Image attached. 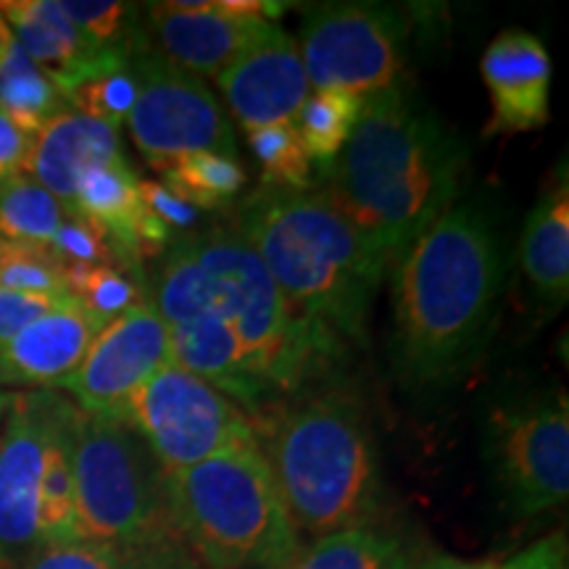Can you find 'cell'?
I'll return each mask as SVG.
<instances>
[{
	"label": "cell",
	"mask_w": 569,
	"mask_h": 569,
	"mask_svg": "<svg viewBox=\"0 0 569 569\" xmlns=\"http://www.w3.org/2000/svg\"><path fill=\"white\" fill-rule=\"evenodd\" d=\"M63 13L84 38L103 48H119L134 56L148 42V30L140 24L142 11L132 3L113 0H59Z\"/></svg>",
	"instance_id": "30"
},
{
	"label": "cell",
	"mask_w": 569,
	"mask_h": 569,
	"mask_svg": "<svg viewBox=\"0 0 569 569\" xmlns=\"http://www.w3.org/2000/svg\"><path fill=\"white\" fill-rule=\"evenodd\" d=\"M161 184L198 211H222L246 188V169L238 156L193 153L169 167Z\"/></svg>",
	"instance_id": "25"
},
{
	"label": "cell",
	"mask_w": 569,
	"mask_h": 569,
	"mask_svg": "<svg viewBox=\"0 0 569 569\" xmlns=\"http://www.w3.org/2000/svg\"><path fill=\"white\" fill-rule=\"evenodd\" d=\"M74 417L77 407L67 396H59L51 430H48L46 459L40 475V549L80 540L77 530V496H74V469H71V443H74Z\"/></svg>",
	"instance_id": "22"
},
{
	"label": "cell",
	"mask_w": 569,
	"mask_h": 569,
	"mask_svg": "<svg viewBox=\"0 0 569 569\" xmlns=\"http://www.w3.org/2000/svg\"><path fill=\"white\" fill-rule=\"evenodd\" d=\"M427 553L415 530L386 517L311 540L282 569H419Z\"/></svg>",
	"instance_id": "20"
},
{
	"label": "cell",
	"mask_w": 569,
	"mask_h": 569,
	"mask_svg": "<svg viewBox=\"0 0 569 569\" xmlns=\"http://www.w3.org/2000/svg\"><path fill=\"white\" fill-rule=\"evenodd\" d=\"M71 469L80 540L138 543L174 536L163 498V469L122 417L77 409Z\"/></svg>",
	"instance_id": "7"
},
{
	"label": "cell",
	"mask_w": 569,
	"mask_h": 569,
	"mask_svg": "<svg viewBox=\"0 0 569 569\" xmlns=\"http://www.w3.org/2000/svg\"><path fill=\"white\" fill-rule=\"evenodd\" d=\"M67 296H40V293H13L0 290V348L19 336L24 327L38 322L48 311H53Z\"/></svg>",
	"instance_id": "34"
},
{
	"label": "cell",
	"mask_w": 569,
	"mask_h": 569,
	"mask_svg": "<svg viewBox=\"0 0 569 569\" xmlns=\"http://www.w3.org/2000/svg\"><path fill=\"white\" fill-rule=\"evenodd\" d=\"M0 109L32 134H38L53 117L69 109L63 92L34 67L19 40L0 67Z\"/></svg>",
	"instance_id": "27"
},
{
	"label": "cell",
	"mask_w": 569,
	"mask_h": 569,
	"mask_svg": "<svg viewBox=\"0 0 569 569\" xmlns=\"http://www.w3.org/2000/svg\"><path fill=\"white\" fill-rule=\"evenodd\" d=\"M519 267L540 309L561 311L569 298V193L567 180L532 206L522 238Z\"/></svg>",
	"instance_id": "21"
},
{
	"label": "cell",
	"mask_w": 569,
	"mask_h": 569,
	"mask_svg": "<svg viewBox=\"0 0 569 569\" xmlns=\"http://www.w3.org/2000/svg\"><path fill=\"white\" fill-rule=\"evenodd\" d=\"M103 327L74 296H67L0 348V388L59 390L80 369Z\"/></svg>",
	"instance_id": "17"
},
{
	"label": "cell",
	"mask_w": 569,
	"mask_h": 569,
	"mask_svg": "<svg viewBox=\"0 0 569 569\" xmlns=\"http://www.w3.org/2000/svg\"><path fill=\"white\" fill-rule=\"evenodd\" d=\"M63 274H67L69 296H74L103 325L113 322L132 306H138L142 298H148L142 280L122 269L63 264Z\"/></svg>",
	"instance_id": "29"
},
{
	"label": "cell",
	"mask_w": 569,
	"mask_h": 569,
	"mask_svg": "<svg viewBox=\"0 0 569 569\" xmlns=\"http://www.w3.org/2000/svg\"><path fill=\"white\" fill-rule=\"evenodd\" d=\"M188 240L209 274V309L234 332L269 407L306 393L343 365L346 348L290 309L232 222L198 227Z\"/></svg>",
	"instance_id": "6"
},
{
	"label": "cell",
	"mask_w": 569,
	"mask_h": 569,
	"mask_svg": "<svg viewBox=\"0 0 569 569\" xmlns=\"http://www.w3.org/2000/svg\"><path fill=\"white\" fill-rule=\"evenodd\" d=\"M13 48H17V34H13L9 21H6L3 13H0V67H3V61L9 59Z\"/></svg>",
	"instance_id": "39"
},
{
	"label": "cell",
	"mask_w": 569,
	"mask_h": 569,
	"mask_svg": "<svg viewBox=\"0 0 569 569\" xmlns=\"http://www.w3.org/2000/svg\"><path fill=\"white\" fill-rule=\"evenodd\" d=\"M117 417L140 432L163 475L256 436L251 417L232 398L180 365L163 367L142 382Z\"/></svg>",
	"instance_id": "10"
},
{
	"label": "cell",
	"mask_w": 569,
	"mask_h": 569,
	"mask_svg": "<svg viewBox=\"0 0 569 569\" xmlns=\"http://www.w3.org/2000/svg\"><path fill=\"white\" fill-rule=\"evenodd\" d=\"M390 365L409 398L432 401L486 351L507 288V243L480 198L451 203L393 261Z\"/></svg>",
	"instance_id": "1"
},
{
	"label": "cell",
	"mask_w": 569,
	"mask_h": 569,
	"mask_svg": "<svg viewBox=\"0 0 569 569\" xmlns=\"http://www.w3.org/2000/svg\"><path fill=\"white\" fill-rule=\"evenodd\" d=\"M480 71L493 109L486 134L530 132L549 122L551 59L536 34L501 32L482 53Z\"/></svg>",
	"instance_id": "18"
},
{
	"label": "cell",
	"mask_w": 569,
	"mask_h": 569,
	"mask_svg": "<svg viewBox=\"0 0 569 569\" xmlns=\"http://www.w3.org/2000/svg\"><path fill=\"white\" fill-rule=\"evenodd\" d=\"M11 407V393L9 390L0 388V430H3V419H6V411Z\"/></svg>",
	"instance_id": "40"
},
{
	"label": "cell",
	"mask_w": 569,
	"mask_h": 569,
	"mask_svg": "<svg viewBox=\"0 0 569 569\" xmlns=\"http://www.w3.org/2000/svg\"><path fill=\"white\" fill-rule=\"evenodd\" d=\"M0 290L69 296L61 256L53 248L0 238Z\"/></svg>",
	"instance_id": "31"
},
{
	"label": "cell",
	"mask_w": 569,
	"mask_h": 569,
	"mask_svg": "<svg viewBox=\"0 0 569 569\" xmlns=\"http://www.w3.org/2000/svg\"><path fill=\"white\" fill-rule=\"evenodd\" d=\"M51 248L61 256L63 264L113 267L109 234L77 211H67Z\"/></svg>",
	"instance_id": "33"
},
{
	"label": "cell",
	"mask_w": 569,
	"mask_h": 569,
	"mask_svg": "<svg viewBox=\"0 0 569 569\" xmlns=\"http://www.w3.org/2000/svg\"><path fill=\"white\" fill-rule=\"evenodd\" d=\"M59 390L11 393L0 430V569H19L40 551V475Z\"/></svg>",
	"instance_id": "12"
},
{
	"label": "cell",
	"mask_w": 569,
	"mask_h": 569,
	"mask_svg": "<svg viewBox=\"0 0 569 569\" xmlns=\"http://www.w3.org/2000/svg\"><path fill=\"white\" fill-rule=\"evenodd\" d=\"M496 569H567L565 540L559 536L538 540V543H532L530 549L517 553L515 559H509L507 565Z\"/></svg>",
	"instance_id": "37"
},
{
	"label": "cell",
	"mask_w": 569,
	"mask_h": 569,
	"mask_svg": "<svg viewBox=\"0 0 569 569\" xmlns=\"http://www.w3.org/2000/svg\"><path fill=\"white\" fill-rule=\"evenodd\" d=\"M119 156H122L119 130L67 109L34 134L24 172L71 211L80 177L98 163L113 161Z\"/></svg>",
	"instance_id": "19"
},
{
	"label": "cell",
	"mask_w": 569,
	"mask_h": 569,
	"mask_svg": "<svg viewBox=\"0 0 569 569\" xmlns=\"http://www.w3.org/2000/svg\"><path fill=\"white\" fill-rule=\"evenodd\" d=\"M130 71L138 80V98L127 122L134 146L153 169L167 172L193 153L238 156L230 119L201 77L161 56L151 38L134 51Z\"/></svg>",
	"instance_id": "11"
},
{
	"label": "cell",
	"mask_w": 569,
	"mask_h": 569,
	"mask_svg": "<svg viewBox=\"0 0 569 569\" xmlns=\"http://www.w3.org/2000/svg\"><path fill=\"white\" fill-rule=\"evenodd\" d=\"M232 227L306 325L346 351L367 346L375 296L388 267L325 190L261 184L238 203Z\"/></svg>",
	"instance_id": "3"
},
{
	"label": "cell",
	"mask_w": 569,
	"mask_h": 569,
	"mask_svg": "<svg viewBox=\"0 0 569 569\" xmlns=\"http://www.w3.org/2000/svg\"><path fill=\"white\" fill-rule=\"evenodd\" d=\"M146 9L142 17L148 21L151 46L196 77H217L274 30L267 19L222 11L219 0H174Z\"/></svg>",
	"instance_id": "14"
},
{
	"label": "cell",
	"mask_w": 569,
	"mask_h": 569,
	"mask_svg": "<svg viewBox=\"0 0 569 569\" xmlns=\"http://www.w3.org/2000/svg\"><path fill=\"white\" fill-rule=\"evenodd\" d=\"M169 365V327L148 296L98 332L80 369L59 390H69L77 409L117 417L127 398Z\"/></svg>",
	"instance_id": "13"
},
{
	"label": "cell",
	"mask_w": 569,
	"mask_h": 569,
	"mask_svg": "<svg viewBox=\"0 0 569 569\" xmlns=\"http://www.w3.org/2000/svg\"><path fill=\"white\" fill-rule=\"evenodd\" d=\"M411 19L390 3H327L303 21L301 61L315 92L367 98L403 80Z\"/></svg>",
	"instance_id": "9"
},
{
	"label": "cell",
	"mask_w": 569,
	"mask_h": 569,
	"mask_svg": "<svg viewBox=\"0 0 569 569\" xmlns=\"http://www.w3.org/2000/svg\"><path fill=\"white\" fill-rule=\"evenodd\" d=\"M482 461L501 507L530 519L567 501L569 407L561 388L509 393L482 422Z\"/></svg>",
	"instance_id": "8"
},
{
	"label": "cell",
	"mask_w": 569,
	"mask_h": 569,
	"mask_svg": "<svg viewBox=\"0 0 569 569\" xmlns=\"http://www.w3.org/2000/svg\"><path fill=\"white\" fill-rule=\"evenodd\" d=\"M169 528L206 569H282L301 549L256 436L163 475Z\"/></svg>",
	"instance_id": "5"
},
{
	"label": "cell",
	"mask_w": 569,
	"mask_h": 569,
	"mask_svg": "<svg viewBox=\"0 0 569 569\" xmlns=\"http://www.w3.org/2000/svg\"><path fill=\"white\" fill-rule=\"evenodd\" d=\"M469 146L407 80L365 98L325 193L386 267L457 201Z\"/></svg>",
	"instance_id": "2"
},
{
	"label": "cell",
	"mask_w": 569,
	"mask_h": 569,
	"mask_svg": "<svg viewBox=\"0 0 569 569\" xmlns=\"http://www.w3.org/2000/svg\"><path fill=\"white\" fill-rule=\"evenodd\" d=\"M67 206L27 172L0 180V238L51 248Z\"/></svg>",
	"instance_id": "24"
},
{
	"label": "cell",
	"mask_w": 569,
	"mask_h": 569,
	"mask_svg": "<svg viewBox=\"0 0 569 569\" xmlns=\"http://www.w3.org/2000/svg\"><path fill=\"white\" fill-rule=\"evenodd\" d=\"M134 98H138V80H134L130 69H124L80 84V88L69 92L67 103L69 109L119 130V124L127 122V117H130Z\"/></svg>",
	"instance_id": "32"
},
{
	"label": "cell",
	"mask_w": 569,
	"mask_h": 569,
	"mask_svg": "<svg viewBox=\"0 0 569 569\" xmlns=\"http://www.w3.org/2000/svg\"><path fill=\"white\" fill-rule=\"evenodd\" d=\"M361 109H365V98L351 96V92H309L293 124L301 134L306 156L311 163H317L319 172H325L343 151L359 122Z\"/></svg>",
	"instance_id": "26"
},
{
	"label": "cell",
	"mask_w": 569,
	"mask_h": 569,
	"mask_svg": "<svg viewBox=\"0 0 569 569\" xmlns=\"http://www.w3.org/2000/svg\"><path fill=\"white\" fill-rule=\"evenodd\" d=\"M217 84L246 132L296 122L311 92L296 40L280 27L219 71Z\"/></svg>",
	"instance_id": "15"
},
{
	"label": "cell",
	"mask_w": 569,
	"mask_h": 569,
	"mask_svg": "<svg viewBox=\"0 0 569 569\" xmlns=\"http://www.w3.org/2000/svg\"><path fill=\"white\" fill-rule=\"evenodd\" d=\"M0 13L24 53L63 98L84 82L130 69V51L96 46L84 38L63 13L59 0H3Z\"/></svg>",
	"instance_id": "16"
},
{
	"label": "cell",
	"mask_w": 569,
	"mask_h": 569,
	"mask_svg": "<svg viewBox=\"0 0 569 569\" xmlns=\"http://www.w3.org/2000/svg\"><path fill=\"white\" fill-rule=\"evenodd\" d=\"M19 569H206L177 536L138 543H92L71 540L46 546Z\"/></svg>",
	"instance_id": "23"
},
{
	"label": "cell",
	"mask_w": 569,
	"mask_h": 569,
	"mask_svg": "<svg viewBox=\"0 0 569 569\" xmlns=\"http://www.w3.org/2000/svg\"><path fill=\"white\" fill-rule=\"evenodd\" d=\"M140 201L148 211L153 213V217H159L169 230L196 232L203 219V211H198L196 206L184 203L182 198L169 193L161 182L140 180Z\"/></svg>",
	"instance_id": "35"
},
{
	"label": "cell",
	"mask_w": 569,
	"mask_h": 569,
	"mask_svg": "<svg viewBox=\"0 0 569 569\" xmlns=\"http://www.w3.org/2000/svg\"><path fill=\"white\" fill-rule=\"evenodd\" d=\"M496 567L498 565H493V561H469V559L448 557V553L430 549V553H427L419 569H496Z\"/></svg>",
	"instance_id": "38"
},
{
	"label": "cell",
	"mask_w": 569,
	"mask_h": 569,
	"mask_svg": "<svg viewBox=\"0 0 569 569\" xmlns=\"http://www.w3.org/2000/svg\"><path fill=\"white\" fill-rule=\"evenodd\" d=\"M248 146L261 167V184L267 188L311 190V161L306 156L293 122L248 130Z\"/></svg>",
	"instance_id": "28"
},
{
	"label": "cell",
	"mask_w": 569,
	"mask_h": 569,
	"mask_svg": "<svg viewBox=\"0 0 569 569\" xmlns=\"http://www.w3.org/2000/svg\"><path fill=\"white\" fill-rule=\"evenodd\" d=\"M282 507L311 540L390 511L380 446L365 403L346 388H319L251 419Z\"/></svg>",
	"instance_id": "4"
},
{
	"label": "cell",
	"mask_w": 569,
	"mask_h": 569,
	"mask_svg": "<svg viewBox=\"0 0 569 569\" xmlns=\"http://www.w3.org/2000/svg\"><path fill=\"white\" fill-rule=\"evenodd\" d=\"M32 142L34 134L19 127L9 113L0 109V180L24 172Z\"/></svg>",
	"instance_id": "36"
}]
</instances>
